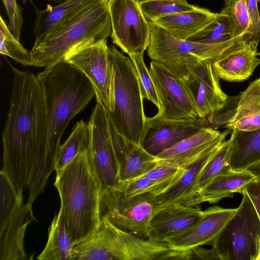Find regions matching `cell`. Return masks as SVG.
Segmentation results:
<instances>
[{
  "label": "cell",
  "mask_w": 260,
  "mask_h": 260,
  "mask_svg": "<svg viewBox=\"0 0 260 260\" xmlns=\"http://www.w3.org/2000/svg\"><path fill=\"white\" fill-rule=\"evenodd\" d=\"M220 134L216 129L203 127L157 155L156 160L185 169L203 155Z\"/></svg>",
  "instance_id": "cell-19"
},
{
  "label": "cell",
  "mask_w": 260,
  "mask_h": 260,
  "mask_svg": "<svg viewBox=\"0 0 260 260\" xmlns=\"http://www.w3.org/2000/svg\"><path fill=\"white\" fill-rule=\"evenodd\" d=\"M88 124L90 133L89 158L101 191L117 188L119 183L118 165L111 137L109 117L100 103L96 102Z\"/></svg>",
  "instance_id": "cell-11"
},
{
  "label": "cell",
  "mask_w": 260,
  "mask_h": 260,
  "mask_svg": "<svg viewBox=\"0 0 260 260\" xmlns=\"http://www.w3.org/2000/svg\"><path fill=\"white\" fill-rule=\"evenodd\" d=\"M221 12L228 17L234 38L245 37L249 41L247 35L250 26L247 0H231Z\"/></svg>",
  "instance_id": "cell-34"
},
{
  "label": "cell",
  "mask_w": 260,
  "mask_h": 260,
  "mask_svg": "<svg viewBox=\"0 0 260 260\" xmlns=\"http://www.w3.org/2000/svg\"><path fill=\"white\" fill-rule=\"evenodd\" d=\"M242 200L211 244L220 260H256L260 252V220L250 198Z\"/></svg>",
  "instance_id": "cell-7"
},
{
  "label": "cell",
  "mask_w": 260,
  "mask_h": 260,
  "mask_svg": "<svg viewBox=\"0 0 260 260\" xmlns=\"http://www.w3.org/2000/svg\"><path fill=\"white\" fill-rule=\"evenodd\" d=\"M255 172L257 176H260V162L256 165L255 169Z\"/></svg>",
  "instance_id": "cell-43"
},
{
  "label": "cell",
  "mask_w": 260,
  "mask_h": 260,
  "mask_svg": "<svg viewBox=\"0 0 260 260\" xmlns=\"http://www.w3.org/2000/svg\"><path fill=\"white\" fill-rule=\"evenodd\" d=\"M190 252L191 259H219L218 255L213 248L208 249L198 247L190 250Z\"/></svg>",
  "instance_id": "cell-42"
},
{
  "label": "cell",
  "mask_w": 260,
  "mask_h": 260,
  "mask_svg": "<svg viewBox=\"0 0 260 260\" xmlns=\"http://www.w3.org/2000/svg\"><path fill=\"white\" fill-rule=\"evenodd\" d=\"M0 53L23 66L32 65L30 51L13 35L2 16L0 17Z\"/></svg>",
  "instance_id": "cell-33"
},
{
  "label": "cell",
  "mask_w": 260,
  "mask_h": 260,
  "mask_svg": "<svg viewBox=\"0 0 260 260\" xmlns=\"http://www.w3.org/2000/svg\"><path fill=\"white\" fill-rule=\"evenodd\" d=\"M49 1H53L57 3H61L62 0H49Z\"/></svg>",
  "instance_id": "cell-45"
},
{
  "label": "cell",
  "mask_w": 260,
  "mask_h": 260,
  "mask_svg": "<svg viewBox=\"0 0 260 260\" xmlns=\"http://www.w3.org/2000/svg\"><path fill=\"white\" fill-rule=\"evenodd\" d=\"M109 122L117 161L119 183L140 177L156 165L157 161L155 156L145 150L141 144L120 134L109 118Z\"/></svg>",
  "instance_id": "cell-16"
},
{
  "label": "cell",
  "mask_w": 260,
  "mask_h": 260,
  "mask_svg": "<svg viewBox=\"0 0 260 260\" xmlns=\"http://www.w3.org/2000/svg\"><path fill=\"white\" fill-rule=\"evenodd\" d=\"M225 127L243 131L260 128V77L241 93L237 112Z\"/></svg>",
  "instance_id": "cell-25"
},
{
  "label": "cell",
  "mask_w": 260,
  "mask_h": 260,
  "mask_svg": "<svg viewBox=\"0 0 260 260\" xmlns=\"http://www.w3.org/2000/svg\"><path fill=\"white\" fill-rule=\"evenodd\" d=\"M241 93L228 96L224 105L212 115L205 117L206 127L216 129L218 127L230 123L234 117L237 110Z\"/></svg>",
  "instance_id": "cell-38"
},
{
  "label": "cell",
  "mask_w": 260,
  "mask_h": 260,
  "mask_svg": "<svg viewBox=\"0 0 260 260\" xmlns=\"http://www.w3.org/2000/svg\"><path fill=\"white\" fill-rule=\"evenodd\" d=\"M93 0H65L54 7L37 10L34 30L35 39L48 32Z\"/></svg>",
  "instance_id": "cell-27"
},
{
  "label": "cell",
  "mask_w": 260,
  "mask_h": 260,
  "mask_svg": "<svg viewBox=\"0 0 260 260\" xmlns=\"http://www.w3.org/2000/svg\"><path fill=\"white\" fill-rule=\"evenodd\" d=\"M143 54L131 55L129 58L138 76L143 98L150 101L158 109L160 106L159 100L149 71L144 62Z\"/></svg>",
  "instance_id": "cell-36"
},
{
  "label": "cell",
  "mask_w": 260,
  "mask_h": 260,
  "mask_svg": "<svg viewBox=\"0 0 260 260\" xmlns=\"http://www.w3.org/2000/svg\"><path fill=\"white\" fill-rule=\"evenodd\" d=\"M260 54L246 45L232 49L213 60L214 71L219 79L240 82L248 78L260 64Z\"/></svg>",
  "instance_id": "cell-20"
},
{
  "label": "cell",
  "mask_w": 260,
  "mask_h": 260,
  "mask_svg": "<svg viewBox=\"0 0 260 260\" xmlns=\"http://www.w3.org/2000/svg\"><path fill=\"white\" fill-rule=\"evenodd\" d=\"M231 163L236 171L260 162V128L250 131L232 129Z\"/></svg>",
  "instance_id": "cell-24"
},
{
  "label": "cell",
  "mask_w": 260,
  "mask_h": 260,
  "mask_svg": "<svg viewBox=\"0 0 260 260\" xmlns=\"http://www.w3.org/2000/svg\"><path fill=\"white\" fill-rule=\"evenodd\" d=\"M225 5L227 4L228 3H229L231 0H224Z\"/></svg>",
  "instance_id": "cell-46"
},
{
  "label": "cell",
  "mask_w": 260,
  "mask_h": 260,
  "mask_svg": "<svg viewBox=\"0 0 260 260\" xmlns=\"http://www.w3.org/2000/svg\"><path fill=\"white\" fill-rule=\"evenodd\" d=\"M0 236L5 232L13 215L23 203L22 194L18 193L6 174L1 170Z\"/></svg>",
  "instance_id": "cell-32"
},
{
  "label": "cell",
  "mask_w": 260,
  "mask_h": 260,
  "mask_svg": "<svg viewBox=\"0 0 260 260\" xmlns=\"http://www.w3.org/2000/svg\"><path fill=\"white\" fill-rule=\"evenodd\" d=\"M88 150L79 154L56 173L54 182L73 246L86 239L101 221V187L92 168Z\"/></svg>",
  "instance_id": "cell-3"
},
{
  "label": "cell",
  "mask_w": 260,
  "mask_h": 260,
  "mask_svg": "<svg viewBox=\"0 0 260 260\" xmlns=\"http://www.w3.org/2000/svg\"><path fill=\"white\" fill-rule=\"evenodd\" d=\"M257 2L260 3V0H247L250 18V26L247 35L249 39L250 46L253 50H257L260 39V15Z\"/></svg>",
  "instance_id": "cell-39"
},
{
  "label": "cell",
  "mask_w": 260,
  "mask_h": 260,
  "mask_svg": "<svg viewBox=\"0 0 260 260\" xmlns=\"http://www.w3.org/2000/svg\"><path fill=\"white\" fill-rule=\"evenodd\" d=\"M37 76L44 92L47 128L45 148L28 187L29 196L34 198L43 192L49 177L55 170L60 140L69 122L95 96L87 77L66 61L45 68Z\"/></svg>",
  "instance_id": "cell-2"
},
{
  "label": "cell",
  "mask_w": 260,
  "mask_h": 260,
  "mask_svg": "<svg viewBox=\"0 0 260 260\" xmlns=\"http://www.w3.org/2000/svg\"><path fill=\"white\" fill-rule=\"evenodd\" d=\"M111 31L108 7L103 0H93L35 39L32 66L45 69L65 61L79 48L107 39Z\"/></svg>",
  "instance_id": "cell-4"
},
{
  "label": "cell",
  "mask_w": 260,
  "mask_h": 260,
  "mask_svg": "<svg viewBox=\"0 0 260 260\" xmlns=\"http://www.w3.org/2000/svg\"><path fill=\"white\" fill-rule=\"evenodd\" d=\"M248 170L219 175L182 205L197 207L204 202L218 203L222 198L233 197V193H241L243 187L255 179Z\"/></svg>",
  "instance_id": "cell-21"
},
{
  "label": "cell",
  "mask_w": 260,
  "mask_h": 260,
  "mask_svg": "<svg viewBox=\"0 0 260 260\" xmlns=\"http://www.w3.org/2000/svg\"><path fill=\"white\" fill-rule=\"evenodd\" d=\"M231 150L232 139L230 138L222 142L204 168L199 181V191L216 177L234 171L231 163Z\"/></svg>",
  "instance_id": "cell-30"
},
{
  "label": "cell",
  "mask_w": 260,
  "mask_h": 260,
  "mask_svg": "<svg viewBox=\"0 0 260 260\" xmlns=\"http://www.w3.org/2000/svg\"><path fill=\"white\" fill-rule=\"evenodd\" d=\"M150 25L148 55L152 60L160 63L182 79L202 61L215 60L232 49L249 45L246 38L218 44L182 40L173 37L154 23L150 22Z\"/></svg>",
  "instance_id": "cell-6"
},
{
  "label": "cell",
  "mask_w": 260,
  "mask_h": 260,
  "mask_svg": "<svg viewBox=\"0 0 260 260\" xmlns=\"http://www.w3.org/2000/svg\"><path fill=\"white\" fill-rule=\"evenodd\" d=\"M10 66L13 72V86L2 134V170L18 193L22 194L28 187L45 148L47 110L43 88L38 76Z\"/></svg>",
  "instance_id": "cell-1"
},
{
  "label": "cell",
  "mask_w": 260,
  "mask_h": 260,
  "mask_svg": "<svg viewBox=\"0 0 260 260\" xmlns=\"http://www.w3.org/2000/svg\"><path fill=\"white\" fill-rule=\"evenodd\" d=\"M108 54L114 77V108L107 114L120 134L141 144L147 117L135 67L130 58L113 46H108Z\"/></svg>",
  "instance_id": "cell-5"
},
{
  "label": "cell",
  "mask_w": 260,
  "mask_h": 260,
  "mask_svg": "<svg viewBox=\"0 0 260 260\" xmlns=\"http://www.w3.org/2000/svg\"><path fill=\"white\" fill-rule=\"evenodd\" d=\"M250 198L260 220V176L247 184L243 188Z\"/></svg>",
  "instance_id": "cell-41"
},
{
  "label": "cell",
  "mask_w": 260,
  "mask_h": 260,
  "mask_svg": "<svg viewBox=\"0 0 260 260\" xmlns=\"http://www.w3.org/2000/svg\"><path fill=\"white\" fill-rule=\"evenodd\" d=\"M185 169L172 165L157 161L156 165L141 177H145L167 185L169 188L180 178Z\"/></svg>",
  "instance_id": "cell-37"
},
{
  "label": "cell",
  "mask_w": 260,
  "mask_h": 260,
  "mask_svg": "<svg viewBox=\"0 0 260 260\" xmlns=\"http://www.w3.org/2000/svg\"><path fill=\"white\" fill-rule=\"evenodd\" d=\"M259 259H260V252H259V253L257 257L256 258V260H259Z\"/></svg>",
  "instance_id": "cell-47"
},
{
  "label": "cell",
  "mask_w": 260,
  "mask_h": 260,
  "mask_svg": "<svg viewBox=\"0 0 260 260\" xmlns=\"http://www.w3.org/2000/svg\"><path fill=\"white\" fill-rule=\"evenodd\" d=\"M66 61L81 71L89 79L96 102L108 112L114 108V77L107 39L83 46L70 54Z\"/></svg>",
  "instance_id": "cell-10"
},
{
  "label": "cell",
  "mask_w": 260,
  "mask_h": 260,
  "mask_svg": "<svg viewBox=\"0 0 260 260\" xmlns=\"http://www.w3.org/2000/svg\"><path fill=\"white\" fill-rule=\"evenodd\" d=\"M202 212L199 206L180 204L162 208L151 219L148 238L167 243L191 228L201 218Z\"/></svg>",
  "instance_id": "cell-17"
},
{
  "label": "cell",
  "mask_w": 260,
  "mask_h": 260,
  "mask_svg": "<svg viewBox=\"0 0 260 260\" xmlns=\"http://www.w3.org/2000/svg\"><path fill=\"white\" fill-rule=\"evenodd\" d=\"M205 118L168 119L157 115L146 117L141 145L156 156L179 141L206 127Z\"/></svg>",
  "instance_id": "cell-13"
},
{
  "label": "cell",
  "mask_w": 260,
  "mask_h": 260,
  "mask_svg": "<svg viewBox=\"0 0 260 260\" xmlns=\"http://www.w3.org/2000/svg\"><path fill=\"white\" fill-rule=\"evenodd\" d=\"M113 0H103L106 5L108 7Z\"/></svg>",
  "instance_id": "cell-44"
},
{
  "label": "cell",
  "mask_w": 260,
  "mask_h": 260,
  "mask_svg": "<svg viewBox=\"0 0 260 260\" xmlns=\"http://www.w3.org/2000/svg\"><path fill=\"white\" fill-rule=\"evenodd\" d=\"M232 130L226 128L215 143L199 159L185 169L176 183L164 192L155 196L157 211L173 204H182L199 191L200 179L206 165Z\"/></svg>",
  "instance_id": "cell-18"
},
{
  "label": "cell",
  "mask_w": 260,
  "mask_h": 260,
  "mask_svg": "<svg viewBox=\"0 0 260 260\" xmlns=\"http://www.w3.org/2000/svg\"><path fill=\"white\" fill-rule=\"evenodd\" d=\"M149 74L159 102L156 115L168 119L200 117L183 79L156 61H151Z\"/></svg>",
  "instance_id": "cell-12"
},
{
  "label": "cell",
  "mask_w": 260,
  "mask_h": 260,
  "mask_svg": "<svg viewBox=\"0 0 260 260\" xmlns=\"http://www.w3.org/2000/svg\"><path fill=\"white\" fill-rule=\"evenodd\" d=\"M139 5L150 22L165 16L192 10L197 7L189 4L186 0H139Z\"/></svg>",
  "instance_id": "cell-31"
},
{
  "label": "cell",
  "mask_w": 260,
  "mask_h": 260,
  "mask_svg": "<svg viewBox=\"0 0 260 260\" xmlns=\"http://www.w3.org/2000/svg\"><path fill=\"white\" fill-rule=\"evenodd\" d=\"M236 210L218 206L207 208L191 228L167 242L169 247L175 250L188 251L211 245Z\"/></svg>",
  "instance_id": "cell-15"
},
{
  "label": "cell",
  "mask_w": 260,
  "mask_h": 260,
  "mask_svg": "<svg viewBox=\"0 0 260 260\" xmlns=\"http://www.w3.org/2000/svg\"><path fill=\"white\" fill-rule=\"evenodd\" d=\"M217 15L207 9L197 6L192 10L165 16L152 23L175 38L186 40L211 23Z\"/></svg>",
  "instance_id": "cell-23"
},
{
  "label": "cell",
  "mask_w": 260,
  "mask_h": 260,
  "mask_svg": "<svg viewBox=\"0 0 260 260\" xmlns=\"http://www.w3.org/2000/svg\"><path fill=\"white\" fill-rule=\"evenodd\" d=\"M127 198L149 193L157 196L169 187L162 183L145 177H140L130 181L119 183L117 187Z\"/></svg>",
  "instance_id": "cell-35"
},
{
  "label": "cell",
  "mask_w": 260,
  "mask_h": 260,
  "mask_svg": "<svg viewBox=\"0 0 260 260\" xmlns=\"http://www.w3.org/2000/svg\"><path fill=\"white\" fill-rule=\"evenodd\" d=\"M9 18L8 26L13 35L19 40L21 35L23 19L21 8L16 0H2Z\"/></svg>",
  "instance_id": "cell-40"
},
{
  "label": "cell",
  "mask_w": 260,
  "mask_h": 260,
  "mask_svg": "<svg viewBox=\"0 0 260 260\" xmlns=\"http://www.w3.org/2000/svg\"><path fill=\"white\" fill-rule=\"evenodd\" d=\"M108 9L112 43L129 56L144 54L149 45L151 25L141 11L139 0H113Z\"/></svg>",
  "instance_id": "cell-9"
},
{
  "label": "cell",
  "mask_w": 260,
  "mask_h": 260,
  "mask_svg": "<svg viewBox=\"0 0 260 260\" xmlns=\"http://www.w3.org/2000/svg\"><path fill=\"white\" fill-rule=\"evenodd\" d=\"M36 220L31 204L21 203L13 215L7 228L1 237V260L26 259L23 240L27 225Z\"/></svg>",
  "instance_id": "cell-22"
},
{
  "label": "cell",
  "mask_w": 260,
  "mask_h": 260,
  "mask_svg": "<svg viewBox=\"0 0 260 260\" xmlns=\"http://www.w3.org/2000/svg\"><path fill=\"white\" fill-rule=\"evenodd\" d=\"M72 244L61 209L52 220L48 230L45 247L38 256L40 260H72Z\"/></svg>",
  "instance_id": "cell-26"
},
{
  "label": "cell",
  "mask_w": 260,
  "mask_h": 260,
  "mask_svg": "<svg viewBox=\"0 0 260 260\" xmlns=\"http://www.w3.org/2000/svg\"><path fill=\"white\" fill-rule=\"evenodd\" d=\"M183 81L197 108L200 117L210 116L224 105L228 96L222 91L213 60L202 61Z\"/></svg>",
  "instance_id": "cell-14"
},
{
  "label": "cell",
  "mask_w": 260,
  "mask_h": 260,
  "mask_svg": "<svg viewBox=\"0 0 260 260\" xmlns=\"http://www.w3.org/2000/svg\"><path fill=\"white\" fill-rule=\"evenodd\" d=\"M90 143L88 124L81 120L76 123L67 140L58 150L55 158L56 173L64 169L79 154L89 150Z\"/></svg>",
  "instance_id": "cell-28"
},
{
  "label": "cell",
  "mask_w": 260,
  "mask_h": 260,
  "mask_svg": "<svg viewBox=\"0 0 260 260\" xmlns=\"http://www.w3.org/2000/svg\"><path fill=\"white\" fill-rule=\"evenodd\" d=\"M240 38H234L228 17L220 12L211 23L186 40L200 43L218 44Z\"/></svg>",
  "instance_id": "cell-29"
},
{
  "label": "cell",
  "mask_w": 260,
  "mask_h": 260,
  "mask_svg": "<svg viewBox=\"0 0 260 260\" xmlns=\"http://www.w3.org/2000/svg\"><path fill=\"white\" fill-rule=\"evenodd\" d=\"M157 211L155 196L149 193L131 198L117 188L101 193V219L105 217L119 229L142 238H148L149 225Z\"/></svg>",
  "instance_id": "cell-8"
}]
</instances>
